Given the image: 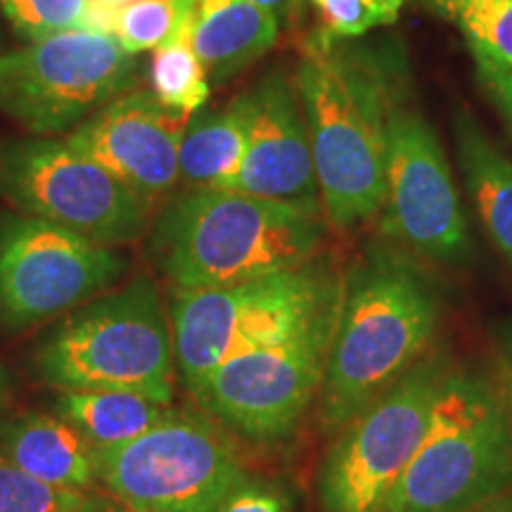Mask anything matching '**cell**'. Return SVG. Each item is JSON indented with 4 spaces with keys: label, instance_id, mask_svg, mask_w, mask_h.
Masks as SVG:
<instances>
[{
    "label": "cell",
    "instance_id": "cell-1",
    "mask_svg": "<svg viewBox=\"0 0 512 512\" xmlns=\"http://www.w3.org/2000/svg\"><path fill=\"white\" fill-rule=\"evenodd\" d=\"M309 126L320 209L330 228L373 221L387 200V128L396 100L413 86L396 41L313 38L294 74Z\"/></svg>",
    "mask_w": 512,
    "mask_h": 512
},
{
    "label": "cell",
    "instance_id": "cell-2",
    "mask_svg": "<svg viewBox=\"0 0 512 512\" xmlns=\"http://www.w3.org/2000/svg\"><path fill=\"white\" fill-rule=\"evenodd\" d=\"M444 318L437 278L415 254L375 240L344 268L335 335L318 394L320 430L335 434L434 351Z\"/></svg>",
    "mask_w": 512,
    "mask_h": 512
},
{
    "label": "cell",
    "instance_id": "cell-3",
    "mask_svg": "<svg viewBox=\"0 0 512 512\" xmlns=\"http://www.w3.org/2000/svg\"><path fill=\"white\" fill-rule=\"evenodd\" d=\"M323 214L228 188L169 197L147 230V256L174 290H211L304 266L323 254Z\"/></svg>",
    "mask_w": 512,
    "mask_h": 512
},
{
    "label": "cell",
    "instance_id": "cell-4",
    "mask_svg": "<svg viewBox=\"0 0 512 512\" xmlns=\"http://www.w3.org/2000/svg\"><path fill=\"white\" fill-rule=\"evenodd\" d=\"M31 368L53 392L114 389L171 406L174 328L155 278L136 275L60 318L36 344Z\"/></svg>",
    "mask_w": 512,
    "mask_h": 512
},
{
    "label": "cell",
    "instance_id": "cell-5",
    "mask_svg": "<svg viewBox=\"0 0 512 512\" xmlns=\"http://www.w3.org/2000/svg\"><path fill=\"white\" fill-rule=\"evenodd\" d=\"M508 491L512 427L498 382L453 363L425 439L382 512H465Z\"/></svg>",
    "mask_w": 512,
    "mask_h": 512
},
{
    "label": "cell",
    "instance_id": "cell-6",
    "mask_svg": "<svg viewBox=\"0 0 512 512\" xmlns=\"http://www.w3.org/2000/svg\"><path fill=\"white\" fill-rule=\"evenodd\" d=\"M342 278L344 268L318 254L292 271L247 283L174 290L169 311L178 382L195 399L226 358L290 335L339 299Z\"/></svg>",
    "mask_w": 512,
    "mask_h": 512
},
{
    "label": "cell",
    "instance_id": "cell-7",
    "mask_svg": "<svg viewBox=\"0 0 512 512\" xmlns=\"http://www.w3.org/2000/svg\"><path fill=\"white\" fill-rule=\"evenodd\" d=\"M100 494L133 512H214L249 470L233 434L192 408L110 448H93Z\"/></svg>",
    "mask_w": 512,
    "mask_h": 512
},
{
    "label": "cell",
    "instance_id": "cell-8",
    "mask_svg": "<svg viewBox=\"0 0 512 512\" xmlns=\"http://www.w3.org/2000/svg\"><path fill=\"white\" fill-rule=\"evenodd\" d=\"M337 309L339 299L290 335L226 358L195 396L197 406L235 437L283 444L318 401Z\"/></svg>",
    "mask_w": 512,
    "mask_h": 512
},
{
    "label": "cell",
    "instance_id": "cell-9",
    "mask_svg": "<svg viewBox=\"0 0 512 512\" xmlns=\"http://www.w3.org/2000/svg\"><path fill=\"white\" fill-rule=\"evenodd\" d=\"M451 366L432 351L332 434L316 475L320 512H382L425 439Z\"/></svg>",
    "mask_w": 512,
    "mask_h": 512
},
{
    "label": "cell",
    "instance_id": "cell-10",
    "mask_svg": "<svg viewBox=\"0 0 512 512\" xmlns=\"http://www.w3.org/2000/svg\"><path fill=\"white\" fill-rule=\"evenodd\" d=\"M136 81L138 55L110 34L67 31L0 53V114L34 138H62Z\"/></svg>",
    "mask_w": 512,
    "mask_h": 512
},
{
    "label": "cell",
    "instance_id": "cell-11",
    "mask_svg": "<svg viewBox=\"0 0 512 512\" xmlns=\"http://www.w3.org/2000/svg\"><path fill=\"white\" fill-rule=\"evenodd\" d=\"M0 195L19 214L50 221L105 247L140 242L152 209L67 136L0 147Z\"/></svg>",
    "mask_w": 512,
    "mask_h": 512
},
{
    "label": "cell",
    "instance_id": "cell-12",
    "mask_svg": "<svg viewBox=\"0 0 512 512\" xmlns=\"http://www.w3.org/2000/svg\"><path fill=\"white\" fill-rule=\"evenodd\" d=\"M128 259L27 214L0 216V330L19 335L117 287Z\"/></svg>",
    "mask_w": 512,
    "mask_h": 512
},
{
    "label": "cell",
    "instance_id": "cell-13",
    "mask_svg": "<svg viewBox=\"0 0 512 512\" xmlns=\"http://www.w3.org/2000/svg\"><path fill=\"white\" fill-rule=\"evenodd\" d=\"M380 238L432 264L470 261V221L451 164L430 121L413 102V86L396 100L387 128V200Z\"/></svg>",
    "mask_w": 512,
    "mask_h": 512
},
{
    "label": "cell",
    "instance_id": "cell-14",
    "mask_svg": "<svg viewBox=\"0 0 512 512\" xmlns=\"http://www.w3.org/2000/svg\"><path fill=\"white\" fill-rule=\"evenodd\" d=\"M238 98L245 117V157L230 190L323 214L294 76L271 69Z\"/></svg>",
    "mask_w": 512,
    "mask_h": 512
},
{
    "label": "cell",
    "instance_id": "cell-15",
    "mask_svg": "<svg viewBox=\"0 0 512 512\" xmlns=\"http://www.w3.org/2000/svg\"><path fill=\"white\" fill-rule=\"evenodd\" d=\"M188 119L159 105L152 91H128L69 133V140L105 166L155 211L178 183V150Z\"/></svg>",
    "mask_w": 512,
    "mask_h": 512
},
{
    "label": "cell",
    "instance_id": "cell-16",
    "mask_svg": "<svg viewBox=\"0 0 512 512\" xmlns=\"http://www.w3.org/2000/svg\"><path fill=\"white\" fill-rule=\"evenodd\" d=\"M0 453L38 482L95 494L93 448L55 413L22 411L0 420Z\"/></svg>",
    "mask_w": 512,
    "mask_h": 512
},
{
    "label": "cell",
    "instance_id": "cell-17",
    "mask_svg": "<svg viewBox=\"0 0 512 512\" xmlns=\"http://www.w3.org/2000/svg\"><path fill=\"white\" fill-rule=\"evenodd\" d=\"M280 31L275 17L249 0H197L185 41L209 83L221 86L273 50Z\"/></svg>",
    "mask_w": 512,
    "mask_h": 512
},
{
    "label": "cell",
    "instance_id": "cell-18",
    "mask_svg": "<svg viewBox=\"0 0 512 512\" xmlns=\"http://www.w3.org/2000/svg\"><path fill=\"white\" fill-rule=\"evenodd\" d=\"M451 126L467 195L491 242L512 268V159L467 110L453 112Z\"/></svg>",
    "mask_w": 512,
    "mask_h": 512
},
{
    "label": "cell",
    "instance_id": "cell-19",
    "mask_svg": "<svg viewBox=\"0 0 512 512\" xmlns=\"http://www.w3.org/2000/svg\"><path fill=\"white\" fill-rule=\"evenodd\" d=\"M245 157V117L240 98L219 110L195 112L185 124L178 174L190 188H233Z\"/></svg>",
    "mask_w": 512,
    "mask_h": 512
},
{
    "label": "cell",
    "instance_id": "cell-20",
    "mask_svg": "<svg viewBox=\"0 0 512 512\" xmlns=\"http://www.w3.org/2000/svg\"><path fill=\"white\" fill-rule=\"evenodd\" d=\"M171 406L150 396L114 389L55 392V415L67 420L91 448L126 444L155 427Z\"/></svg>",
    "mask_w": 512,
    "mask_h": 512
},
{
    "label": "cell",
    "instance_id": "cell-21",
    "mask_svg": "<svg viewBox=\"0 0 512 512\" xmlns=\"http://www.w3.org/2000/svg\"><path fill=\"white\" fill-rule=\"evenodd\" d=\"M434 17L456 29L475 74L512 64V0H420Z\"/></svg>",
    "mask_w": 512,
    "mask_h": 512
},
{
    "label": "cell",
    "instance_id": "cell-22",
    "mask_svg": "<svg viewBox=\"0 0 512 512\" xmlns=\"http://www.w3.org/2000/svg\"><path fill=\"white\" fill-rule=\"evenodd\" d=\"M0 15L24 43L67 31L110 34V8L98 0H0Z\"/></svg>",
    "mask_w": 512,
    "mask_h": 512
},
{
    "label": "cell",
    "instance_id": "cell-23",
    "mask_svg": "<svg viewBox=\"0 0 512 512\" xmlns=\"http://www.w3.org/2000/svg\"><path fill=\"white\" fill-rule=\"evenodd\" d=\"M197 0H138L110 10V36L128 55L155 53L164 43L188 36Z\"/></svg>",
    "mask_w": 512,
    "mask_h": 512
},
{
    "label": "cell",
    "instance_id": "cell-24",
    "mask_svg": "<svg viewBox=\"0 0 512 512\" xmlns=\"http://www.w3.org/2000/svg\"><path fill=\"white\" fill-rule=\"evenodd\" d=\"M150 91L164 110L190 119L209 100V79L185 38L164 43L150 62Z\"/></svg>",
    "mask_w": 512,
    "mask_h": 512
},
{
    "label": "cell",
    "instance_id": "cell-25",
    "mask_svg": "<svg viewBox=\"0 0 512 512\" xmlns=\"http://www.w3.org/2000/svg\"><path fill=\"white\" fill-rule=\"evenodd\" d=\"M320 15L318 38L354 41L377 29L392 27L408 0H311Z\"/></svg>",
    "mask_w": 512,
    "mask_h": 512
},
{
    "label": "cell",
    "instance_id": "cell-26",
    "mask_svg": "<svg viewBox=\"0 0 512 512\" xmlns=\"http://www.w3.org/2000/svg\"><path fill=\"white\" fill-rule=\"evenodd\" d=\"M83 496L38 482L0 453V512H72Z\"/></svg>",
    "mask_w": 512,
    "mask_h": 512
},
{
    "label": "cell",
    "instance_id": "cell-27",
    "mask_svg": "<svg viewBox=\"0 0 512 512\" xmlns=\"http://www.w3.org/2000/svg\"><path fill=\"white\" fill-rule=\"evenodd\" d=\"M214 512H297L290 491L249 475L235 486Z\"/></svg>",
    "mask_w": 512,
    "mask_h": 512
},
{
    "label": "cell",
    "instance_id": "cell-28",
    "mask_svg": "<svg viewBox=\"0 0 512 512\" xmlns=\"http://www.w3.org/2000/svg\"><path fill=\"white\" fill-rule=\"evenodd\" d=\"M475 76L479 86H482V91L486 93V98L491 100V105H494L496 112L501 114L503 124L512 136V64L489 69V72Z\"/></svg>",
    "mask_w": 512,
    "mask_h": 512
},
{
    "label": "cell",
    "instance_id": "cell-29",
    "mask_svg": "<svg viewBox=\"0 0 512 512\" xmlns=\"http://www.w3.org/2000/svg\"><path fill=\"white\" fill-rule=\"evenodd\" d=\"M496 363H498V389H501L505 411L512 427V318L496 325Z\"/></svg>",
    "mask_w": 512,
    "mask_h": 512
},
{
    "label": "cell",
    "instance_id": "cell-30",
    "mask_svg": "<svg viewBox=\"0 0 512 512\" xmlns=\"http://www.w3.org/2000/svg\"><path fill=\"white\" fill-rule=\"evenodd\" d=\"M249 3L259 5L261 10L273 15L280 29L297 27L299 19L304 15V0H249Z\"/></svg>",
    "mask_w": 512,
    "mask_h": 512
},
{
    "label": "cell",
    "instance_id": "cell-31",
    "mask_svg": "<svg viewBox=\"0 0 512 512\" xmlns=\"http://www.w3.org/2000/svg\"><path fill=\"white\" fill-rule=\"evenodd\" d=\"M72 512H133V510H128L126 505L112 501L110 496L95 491V494L83 496V501L76 505Z\"/></svg>",
    "mask_w": 512,
    "mask_h": 512
},
{
    "label": "cell",
    "instance_id": "cell-32",
    "mask_svg": "<svg viewBox=\"0 0 512 512\" xmlns=\"http://www.w3.org/2000/svg\"><path fill=\"white\" fill-rule=\"evenodd\" d=\"M12 399H15V377H12L10 368L0 361V413L8 411Z\"/></svg>",
    "mask_w": 512,
    "mask_h": 512
},
{
    "label": "cell",
    "instance_id": "cell-33",
    "mask_svg": "<svg viewBox=\"0 0 512 512\" xmlns=\"http://www.w3.org/2000/svg\"><path fill=\"white\" fill-rule=\"evenodd\" d=\"M465 512H512V491L494 498V501H489V503H484V505H477V508L465 510Z\"/></svg>",
    "mask_w": 512,
    "mask_h": 512
},
{
    "label": "cell",
    "instance_id": "cell-34",
    "mask_svg": "<svg viewBox=\"0 0 512 512\" xmlns=\"http://www.w3.org/2000/svg\"><path fill=\"white\" fill-rule=\"evenodd\" d=\"M100 5H105V8H124V5H131V3H138V0H98Z\"/></svg>",
    "mask_w": 512,
    "mask_h": 512
}]
</instances>
